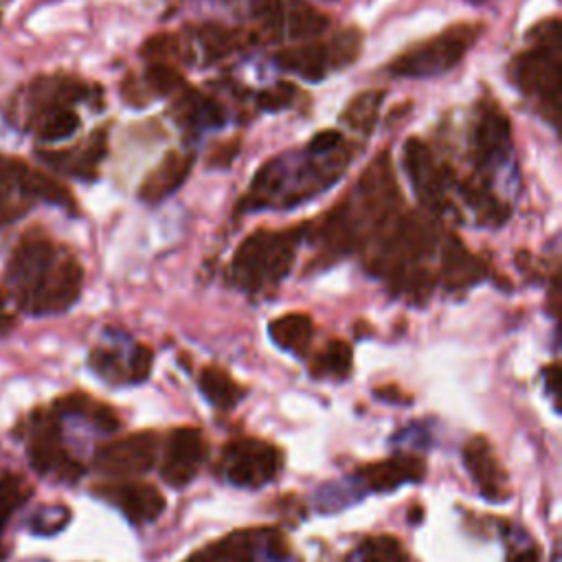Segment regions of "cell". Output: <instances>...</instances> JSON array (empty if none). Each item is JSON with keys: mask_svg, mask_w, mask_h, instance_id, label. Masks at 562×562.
<instances>
[{"mask_svg": "<svg viewBox=\"0 0 562 562\" xmlns=\"http://www.w3.org/2000/svg\"><path fill=\"white\" fill-rule=\"evenodd\" d=\"M7 284L22 310L47 317L75 306L82 295L84 268L44 235H25L9 260Z\"/></svg>", "mask_w": 562, "mask_h": 562, "instance_id": "6da1fadb", "label": "cell"}, {"mask_svg": "<svg viewBox=\"0 0 562 562\" xmlns=\"http://www.w3.org/2000/svg\"><path fill=\"white\" fill-rule=\"evenodd\" d=\"M297 233L255 231L235 251L231 279L240 288L257 292L279 284L295 262Z\"/></svg>", "mask_w": 562, "mask_h": 562, "instance_id": "7a4b0ae2", "label": "cell"}, {"mask_svg": "<svg viewBox=\"0 0 562 562\" xmlns=\"http://www.w3.org/2000/svg\"><path fill=\"white\" fill-rule=\"evenodd\" d=\"M483 25H453L440 36L424 40L407 49L389 64V73L407 80H429V77L444 75L466 58V53L475 47Z\"/></svg>", "mask_w": 562, "mask_h": 562, "instance_id": "3957f363", "label": "cell"}, {"mask_svg": "<svg viewBox=\"0 0 562 562\" xmlns=\"http://www.w3.org/2000/svg\"><path fill=\"white\" fill-rule=\"evenodd\" d=\"M543 38L536 42V49L521 55L514 64V82L525 95L545 101L552 112L554 123L560 110L562 88V51H560V27L558 20L536 29Z\"/></svg>", "mask_w": 562, "mask_h": 562, "instance_id": "277c9868", "label": "cell"}, {"mask_svg": "<svg viewBox=\"0 0 562 562\" xmlns=\"http://www.w3.org/2000/svg\"><path fill=\"white\" fill-rule=\"evenodd\" d=\"M350 202L352 207L345 205V209L354 211L356 220L347 224L341 222L345 233L350 235V240L365 224H369V227H380V224H385V220H391L393 211H396L400 202V194L396 176H393L389 152H382L378 159L369 165V170H365Z\"/></svg>", "mask_w": 562, "mask_h": 562, "instance_id": "5b68a950", "label": "cell"}, {"mask_svg": "<svg viewBox=\"0 0 562 562\" xmlns=\"http://www.w3.org/2000/svg\"><path fill=\"white\" fill-rule=\"evenodd\" d=\"M222 466L233 486L262 488L275 479L281 455L273 444L255 440V437H242L224 446Z\"/></svg>", "mask_w": 562, "mask_h": 562, "instance_id": "8992f818", "label": "cell"}, {"mask_svg": "<svg viewBox=\"0 0 562 562\" xmlns=\"http://www.w3.org/2000/svg\"><path fill=\"white\" fill-rule=\"evenodd\" d=\"M159 459V437L152 431L132 433L97 453V470L110 479L126 481L150 472Z\"/></svg>", "mask_w": 562, "mask_h": 562, "instance_id": "52a82bcc", "label": "cell"}, {"mask_svg": "<svg viewBox=\"0 0 562 562\" xmlns=\"http://www.w3.org/2000/svg\"><path fill=\"white\" fill-rule=\"evenodd\" d=\"M207 442L205 435L191 426H181L167 437L163 462H161V477L172 488H185L187 483L194 481L198 475V468L205 462Z\"/></svg>", "mask_w": 562, "mask_h": 562, "instance_id": "ba28073f", "label": "cell"}, {"mask_svg": "<svg viewBox=\"0 0 562 562\" xmlns=\"http://www.w3.org/2000/svg\"><path fill=\"white\" fill-rule=\"evenodd\" d=\"M101 497L126 514V519L134 525H145L159 519L165 510V497L159 488L141 481L112 483V486L97 488Z\"/></svg>", "mask_w": 562, "mask_h": 562, "instance_id": "9c48e42d", "label": "cell"}, {"mask_svg": "<svg viewBox=\"0 0 562 562\" xmlns=\"http://www.w3.org/2000/svg\"><path fill=\"white\" fill-rule=\"evenodd\" d=\"M464 464L483 497L492 501L505 499V481H508V475H505L499 459L494 457V451L486 437H472V440H468V444L464 446Z\"/></svg>", "mask_w": 562, "mask_h": 562, "instance_id": "30bf717a", "label": "cell"}, {"mask_svg": "<svg viewBox=\"0 0 562 562\" xmlns=\"http://www.w3.org/2000/svg\"><path fill=\"white\" fill-rule=\"evenodd\" d=\"M191 167H194V156L191 154H181L176 150L167 152L159 165L143 178L139 198L148 205H159L183 187L191 174Z\"/></svg>", "mask_w": 562, "mask_h": 562, "instance_id": "8fae6325", "label": "cell"}, {"mask_svg": "<svg viewBox=\"0 0 562 562\" xmlns=\"http://www.w3.org/2000/svg\"><path fill=\"white\" fill-rule=\"evenodd\" d=\"M426 466L422 462V457L415 455H398L387 462H376L363 466L358 470V481L363 483L365 488L374 492H391L400 488L402 483L411 481H422L424 479Z\"/></svg>", "mask_w": 562, "mask_h": 562, "instance_id": "7c38bea8", "label": "cell"}, {"mask_svg": "<svg viewBox=\"0 0 562 562\" xmlns=\"http://www.w3.org/2000/svg\"><path fill=\"white\" fill-rule=\"evenodd\" d=\"M512 152L510 121L503 112L488 110L483 112L475 130V159L481 167L499 165L508 161Z\"/></svg>", "mask_w": 562, "mask_h": 562, "instance_id": "4fadbf2b", "label": "cell"}, {"mask_svg": "<svg viewBox=\"0 0 562 562\" xmlns=\"http://www.w3.org/2000/svg\"><path fill=\"white\" fill-rule=\"evenodd\" d=\"M404 165L418 194L426 205H437L442 200V174L435 167L431 150L420 139H409L404 143Z\"/></svg>", "mask_w": 562, "mask_h": 562, "instance_id": "5bb4252c", "label": "cell"}, {"mask_svg": "<svg viewBox=\"0 0 562 562\" xmlns=\"http://www.w3.org/2000/svg\"><path fill=\"white\" fill-rule=\"evenodd\" d=\"M275 62L279 69L301 77L306 82H321L332 71L328 44L306 42L297 47H286L275 53Z\"/></svg>", "mask_w": 562, "mask_h": 562, "instance_id": "9a60e30c", "label": "cell"}, {"mask_svg": "<svg viewBox=\"0 0 562 562\" xmlns=\"http://www.w3.org/2000/svg\"><path fill=\"white\" fill-rule=\"evenodd\" d=\"M486 277V266L472 255L462 240L448 238L442 251V279L448 288H466Z\"/></svg>", "mask_w": 562, "mask_h": 562, "instance_id": "2e32d148", "label": "cell"}, {"mask_svg": "<svg viewBox=\"0 0 562 562\" xmlns=\"http://www.w3.org/2000/svg\"><path fill=\"white\" fill-rule=\"evenodd\" d=\"M108 154V137L106 130H97L91 139H88L82 148H75L69 152L47 154V161H51L58 170L69 172L80 178H95L97 165L104 161Z\"/></svg>", "mask_w": 562, "mask_h": 562, "instance_id": "e0dca14e", "label": "cell"}, {"mask_svg": "<svg viewBox=\"0 0 562 562\" xmlns=\"http://www.w3.org/2000/svg\"><path fill=\"white\" fill-rule=\"evenodd\" d=\"M330 27V20L306 0H288L281 11V38L310 40Z\"/></svg>", "mask_w": 562, "mask_h": 562, "instance_id": "ac0fdd59", "label": "cell"}, {"mask_svg": "<svg viewBox=\"0 0 562 562\" xmlns=\"http://www.w3.org/2000/svg\"><path fill=\"white\" fill-rule=\"evenodd\" d=\"M176 97H178L176 119L189 130L218 128L227 121V115H224V110L216 99L202 97L194 91H189V88H185V91Z\"/></svg>", "mask_w": 562, "mask_h": 562, "instance_id": "d6986e66", "label": "cell"}, {"mask_svg": "<svg viewBox=\"0 0 562 562\" xmlns=\"http://www.w3.org/2000/svg\"><path fill=\"white\" fill-rule=\"evenodd\" d=\"M27 170L29 165L22 161L0 156V227L14 222L25 211L18 198H29L22 189V178H25Z\"/></svg>", "mask_w": 562, "mask_h": 562, "instance_id": "ffe728a7", "label": "cell"}, {"mask_svg": "<svg viewBox=\"0 0 562 562\" xmlns=\"http://www.w3.org/2000/svg\"><path fill=\"white\" fill-rule=\"evenodd\" d=\"M268 334L279 345L281 350L292 354H306L312 343L314 323L308 314L288 312L284 317H277L268 325Z\"/></svg>", "mask_w": 562, "mask_h": 562, "instance_id": "44dd1931", "label": "cell"}, {"mask_svg": "<svg viewBox=\"0 0 562 562\" xmlns=\"http://www.w3.org/2000/svg\"><path fill=\"white\" fill-rule=\"evenodd\" d=\"M198 385H200L202 396H205L213 407L224 409V411L233 409L235 404L244 398L242 385H238V382L233 380V376L227 372V369H222L218 365L202 369Z\"/></svg>", "mask_w": 562, "mask_h": 562, "instance_id": "7402d4cb", "label": "cell"}, {"mask_svg": "<svg viewBox=\"0 0 562 562\" xmlns=\"http://www.w3.org/2000/svg\"><path fill=\"white\" fill-rule=\"evenodd\" d=\"M64 459H66V453L60 444L58 422H53V420L42 422L31 442V466L36 468L40 475H47V472L53 468L60 470Z\"/></svg>", "mask_w": 562, "mask_h": 562, "instance_id": "603a6c76", "label": "cell"}, {"mask_svg": "<svg viewBox=\"0 0 562 562\" xmlns=\"http://www.w3.org/2000/svg\"><path fill=\"white\" fill-rule=\"evenodd\" d=\"M196 38L209 62H218L222 58H227V55H231L233 51L249 47V42L255 40L251 33L240 29H227L220 25H207L198 29Z\"/></svg>", "mask_w": 562, "mask_h": 562, "instance_id": "cb8c5ba5", "label": "cell"}, {"mask_svg": "<svg viewBox=\"0 0 562 562\" xmlns=\"http://www.w3.org/2000/svg\"><path fill=\"white\" fill-rule=\"evenodd\" d=\"M382 97H385V93L382 91H365L361 95H356L350 104L345 106L341 121L356 132L372 134L376 128V121H378Z\"/></svg>", "mask_w": 562, "mask_h": 562, "instance_id": "d4e9b609", "label": "cell"}, {"mask_svg": "<svg viewBox=\"0 0 562 562\" xmlns=\"http://www.w3.org/2000/svg\"><path fill=\"white\" fill-rule=\"evenodd\" d=\"M22 189H25V194L29 198L47 200V202H51V205H60V207L75 205L69 189L62 187L58 181H53L51 176L31 170V167L27 170L25 178H22Z\"/></svg>", "mask_w": 562, "mask_h": 562, "instance_id": "484cf974", "label": "cell"}, {"mask_svg": "<svg viewBox=\"0 0 562 562\" xmlns=\"http://www.w3.org/2000/svg\"><path fill=\"white\" fill-rule=\"evenodd\" d=\"M77 130H80V117H77L71 108L58 106V108L44 110L38 134L42 141L58 143L73 137Z\"/></svg>", "mask_w": 562, "mask_h": 562, "instance_id": "4316f807", "label": "cell"}, {"mask_svg": "<svg viewBox=\"0 0 562 562\" xmlns=\"http://www.w3.org/2000/svg\"><path fill=\"white\" fill-rule=\"evenodd\" d=\"M352 345L343 339H334L325 350L319 354L317 363H314V372L319 376H334V378H345L352 372Z\"/></svg>", "mask_w": 562, "mask_h": 562, "instance_id": "83f0119b", "label": "cell"}, {"mask_svg": "<svg viewBox=\"0 0 562 562\" xmlns=\"http://www.w3.org/2000/svg\"><path fill=\"white\" fill-rule=\"evenodd\" d=\"M363 49V33L358 29H343L336 33L332 38V42L328 44V53H330V64L332 71L345 69L358 60Z\"/></svg>", "mask_w": 562, "mask_h": 562, "instance_id": "f1b7e54d", "label": "cell"}, {"mask_svg": "<svg viewBox=\"0 0 562 562\" xmlns=\"http://www.w3.org/2000/svg\"><path fill=\"white\" fill-rule=\"evenodd\" d=\"M145 86L156 95H181L187 84L176 66L167 62H152L145 71Z\"/></svg>", "mask_w": 562, "mask_h": 562, "instance_id": "f546056e", "label": "cell"}, {"mask_svg": "<svg viewBox=\"0 0 562 562\" xmlns=\"http://www.w3.org/2000/svg\"><path fill=\"white\" fill-rule=\"evenodd\" d=\"M363 562H411L398 538L376 536L363 545Z\"/></svg>", "mask_w": 562, "mask_h": 562, "instance_id": "4dcf8cb0", "label": "cell"}, {"mask_svg": "<svg viewBox=\"0 0 562 562\" xmlns=\"http://www.w3.org/2000/svg\"><path fill=\"white\" fill-rule=\"evenodd\" d=\"M27 497H29V490L18 477L7 475L0 479V530H3L7 521L14 516L20 505L25 503Z\"/></svg>", "mask_w": 562, "mask_h": 562, "instance_id": "1f68e13d", "label": "cell"}, {"mask_svg": "<svg viewBox=\"0 0 562 562\" xmlns=\"http://www.w3.org/2000/svg\"><path fill=\"white\" fill-rule=\"evenodd\" d=\"M352 486L350 483H330L319 490V505L323 512H339L345 505L354 503L356 499L352 497Z\"/></svg>", "mask_w": 562, "mask_h": 562, "instance_id": "d6a6232c", "label": "cell"}, {"mask_svg": "<svg viewBox=\"0 0 562 562\" xmlns=\"http://www.w3.org/2000/svg\"><path fill=\"white\" fill-rule=\"evenodd\" d=\"M152 363H154V352L148 345H139L130 356V380L143 382L152 372Z\"/></svg>", "mask_w": 562, "mask_h": 562, "instance_id": "836d02e7", "label": "cell"}, {"mask_svg": "<svg viewBox=\"0 0 562 562\" xmlns=\"http://www.w3.org/2000/svg\"><path fill=\"white\" fill-rule=\"evenodd\" d=\"M295 99V88L290 84H279L273 91H266L260 95V106L264 110H281L292 104Z\"/></svg>", "mask_w": 562, "mask_h": 562, "instance_id": "e575fe53", "label": "cell"}, {"mask_svg": "<svg viewBox=\"0 0 562 562\" xmlns=\"http://www.w3.org/2000/svg\"><path fill=\"white\" fill-rule=\"evenodd\" d=\"M343 134L341 132H336V130H323L319 132L317 137H314L308 145V154H330V152H336V150H341V145H343Z\"/></svg>", "mask_w": 562, "mask_h": 562, "instance_id": "d590c367", "label": "cell"}, {"mask_svg": "<svg viewBox=\"0 0 562 562\" xmlns=\"http://www.w3.org/2000/svg\"><path fill=\"white\" fill-rule=\"evenodd\" d=\"M93 407V402L84 393H71V396H64L55 402V411L60 413H88Z\"/></svg>", "mask_w": 562, "mask_h": 562, "instance_id": "8d00e7d4", "label": "cell"}, {"mask_svg": "<svg viewBox=\"0 0 562 562\" xmlns=\"http://www.w3.org/2000/svg\"><path fill=\"white\" fill-rule=\"evenodd\" d=\"M91 413H93V420H95V424L99 426L101 431L112 433V431H117V429H119V418H117V413L112 411L110 407H106V404H93V407H91Z\"/></svg>", "mask_w": 562, "mask_h": 562, "instance_id": "74e56055", "label": "cell"}, {"mask_svg": "<svg viewBox=\"0 0 562 562\" xmlns=\"http://www.w3.org/2000/svg\"><path fill=\"white\" fill-rule=\"evenodd\" d=\"M545 380H547V389L556 393L558 391V382H560V367L554 363L545 369Z\"/></svg>", "mask_w": 562, "mask_h": 562, "instance_id": "f35d334b", "label": "cell"}, {"mask_svg": "<svg viewBox=\"0 0 562 562\" xmlns=\"http://www.w3.org/2000/svg\"><path fill=\"white\" fill-rule=\"evenodd\" d=\"M510 562H541V558H538L536 549H525V552L516 554Z\"/></svg>", "mask_w": 562, "mask_h": 562, "instance_id": "ab89813d", "label": "cell"}, {"mask_svg": "<svg viewBox=\"0 0 562 562\" xmlns=\"http://www.w3.org/2000/svg\"><path fill=\"white\" fill-rule=\"evenodd\" d=\"M376 396H378V398H382V400H391V402H393V400H398V402H402V400H404L402 393H398V391L393 389V387L378 389V391H376Z\"/></svg>", "mask_w": 562, "mask_h": 562, "instance_id": "60d3db41", "label": "cell"}, {"mask_svg": "<svg viewBox=\"0 0 562 562\" xmlns=\"http://www.w3.org/2000/svg\"><path fill=\"white\" fill-rule=\"evenodd\" d=\"M11 328H14V319L7 317V314H0V336L7 334Z\"/></svg>", "mask_w": 562, "mask_h": 562, "instance_id": "b9f144b4", "label": "cell"}, {"mask_svg": "<svg viewBox=\"0 0 562 562\" xmlns=\"http://www.w3.org/2000/svg\"><path fill=\"white\" fill-rule=\"evenodd\" d=\"M468 3H472V5H481L483 0H468Z\"/></svg>", "mask_w": 562, "mask_h": 562, "instance_id": "7bdbcfd3", "label": "cell"}]
</instances>
